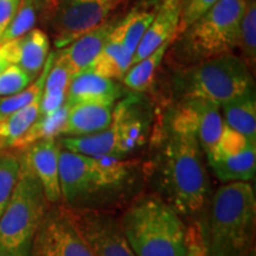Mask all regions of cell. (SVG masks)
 I'll use <instances>...</instances> for the list:
<instances>
[{
  "instance_id": "29",
  "label": "cell",
  "mask_w": 256,
  "mask_h": 256,
  "mask_svg": "<svg viewBox=\"0 0 256 256\" xmlns=\"http://www.w3.org/2000/svg\"><path fill=\"white\" fill-rule=\"evenodd\" d=\"M20 171V156L0 152V216L8 206Z\"/></svg>"
},
{
  "instance_id": "34",
  "label": "cell",
  "mask_w": 256,
  "mask_h": 256,
  "mask_svg": "<svg viewBox=\"0 0 256 256\" xmlns=\"http://www.w3.org/2000/svg\"><path fill=\"white\" fill-rule=\"evenodd\" d=\"M20 2L22 0H0V34L14 17Z\"/></svg>"
},
{
  "instance_id": "30",
  "label": "cell",
  "mask_w": 256,
  "mask_h": 256,
  "mask_svg": "<svg viewBox=\"0 0 256 256\" xmlns=\"http://www.w3.org/2000/svg\"><path fill=\"white\" fill-rule=\"evenodd\" d=\"M244 62L254 66L256 58V4L255 0H248L240 28V44Z\"/></svg>"
},
{
  "instance_id": "20",
  "label": "cell",
  "mask_w": 256,
  "mask_h": 256,
  "mask_svg": "<svg viewBox=\"0 0 256 256\" xmlns=\"http://www.w3.org/2000/svg\"><path fill=\"white\" fill-rule=\"evenodd\" d=\"M208 162L223 183L250 182L256 172V145L232 154H211Z\"/></svg>"
},
{
  "instance_id": "17",
  "label": "cell",
  "mask_w": 256,
  "mask_h": 256,
  "mask_svg": "<svg viewBox=\"0 0 256 256\" xmlns=\"http://www.w3.org/2000/svg\"><path fill=\"white\" fill-rule=\"evenodd\" d=\"M113 119V106L101 104H76L70 106L64 124V136H84L104 130Z\"/></svg>"
},
{
  "instance_id": "15",
  "label": "cell",
  "mask_w": 256,
  "mask_h": 256,
  "mask_svg": "<svg viewBox=\"0 0 256 256\" xmlns=\"http://www.w3.org/2000/svg\"><path fill=\"white\" fill-rule=\"evenodd\" d=\"M115 25L116 24L112 22H106L62 48L60 54H57V57L66 64L72 75H76L90 68L92 62L104 49Z\"/></svg>"
},
{
  "instance_id": "35",
  "label": "cell",
  "mask_w": 256,
  "mask_h": 256,
  "mask_svg": "<svg viewBox=\"0 0 256 256\" xmlns=\"http://www.w3.org/2000/svg\"><path fill=\"white\" fill-rule=\"evenodd\" d=\"M14 42L10 40L6 43H0V74L14 64Z\"/></svg>"
},
{
  "instance_id": "28",
  "label": "cell",
  "mask_w": 256,
  "mask_h": 256,
  "mask_svg": "<svg viewBox=\"0 0 256 256\" xmlns=\"http://www.w3.org/2000/svg\"><path fill=\"white\" fill-rule=\"evenodd\" d=\"M154 14L153 12L147 11H132L124 18V49L132 60L147 28L154 18Z\"/></svg>"
},
{
  "instance_id": "11",
  "label": "cell",
  "mask_w": 256,
  "mask_h": 256,
  "mask_svg": "<svg viewBox=\"0 0 256 256\" xmlns=\"http://www.w3.org/2000/svg\"><path fill=\"white\" fill-rule=\"evenodd\" d=\"M177 113L184 127L196 136L202 151L209 154L217 145L224 127L220 106L202 98H184Z\"/></svg>"
},
{
  "instance_id": "25",
  "label": "cell",
  "mask_w": 256,
  "mask_h": 256,
  "mask_svg": "<svg viewBox=\"0 0 256 256\" xmlns=\"http://www.w3.org/2000/svg\"><path fill=\"white\" fill-rule=\"evenodd\" d=\"M171 42L172 40L165 42L145 58L132 64L122 78L124 86L136 92L146 90L152 84L156 69L159 68Z\"/></svg>"
},
{
  "instance_id": "33",
  "label": "cell",
  "mask_w": 256,
  "mask_h": 256,
  "mask_svg": "<svg viewBox=\"0 0 256 256\" xmlns=\"http://www.w3.org/2000/svg\"><path fill=\"white\" fill-rule=\"evenodd\" d=\"M220 0H182V12L180 19L177 28V32H183L190 26L192 23L202 17L208 10H210L214 5L217 4Z\"/></svg>"
},
{
  "instance_id": "19",
  "label": "cell",
  "mask_w": 256,
  "mask_h": 256,
  "mask_svg": "<svg viewBox=\"0 0 256 256\" xmlns=\"http://www.w3.org/2000/svg\"><path fill=\"white\" fill-rule=\"evenodd\" d=\"M14 64L25 70L30 78L36 80L49 56L50 40L40 28H32L24 36L14 40Z\"/></svg>"
},
{
  "instance_id": "5",
  "label": "cell",
  "mask_w": 256,
  "mask_h": 256,
  "mask_svg": "<svg viewBox=\"0 0 256 256\" xmlns=\"http://www.w3.org/2000/svg\"><path fill=\"white\" fill-rule=\"evenodd\" d=\"M48 203L40 180L20 156L17 184L0 216V254L30 252Z\"/></svg>"
},
{
  "instance_id": "31",
  "label": "cell",
  "mask_w": 256,
  "mask_h": 256,
  "mask_svg": "<svg viewBox=\"0 0 256 256\" xmlns=\"http://www.w3.org/2000/svg\"><path fill=\"white\" fill-rule=\"evenodd\" d=\"M256 142L248 139L246 136L224 124L222 134L217 142V145L209 154H206V156L211 154H232V153L241 152L248 147L254 146Z\"/></svg>"
},
{
  "instance_id": "27",
  "label": "cell",
  "mask_w": 256,
  "mask_h": 256,
  "mask_svg": "<svg viewBox=\"0 0 256 256\" xmlns=\"http://www.w3.org/2000/svg\"><path fill=\"white\" fill-rule=\"evenodd\" d=\"M40 12H42V10L36 2L32 0H22L14 17L10 22L4 32L0 34V43L17 40L32 30L36 24Z\"/></svg>"
},
{
  "instance_id": "14",
  "label": "cell",
  "mask_w": 256,
  "mask_h": 256,
  "mask_svg": "<svg viewBox=\"0 0 256 256\" xmlns=\"http://www.w3.org/2000/svg\"><path fill=\"white\" fill-rule=\"evenodd\" d=\"M121 92V87L114 80L104 78L88 69L72 76L66 102L69 106L76 104L114 106Z\"/></svg>"
},
{
  "instance_id": "13",
  "label": "cell",
  "mask_w": 256,
  "mask_h": 256,
  "mask_svg": "<svg viewBox=\"0 0 256 256\" xmlns=\"http://www.w3.org/2000/svg\"><path fill=\"white\" fill-rule=\"evenodd\" d=\"M60 142L55 138L43 139L26 147L23 162L36 176L49 203L62 200L60 188Z\"/></svg>"
},
{
  "instance_id": "24",
  "label": "cell",
  "mask_w": 256,
  "mask_h": 256,
  "mask_svg": "<svg viewBox=\"0 0 256 256\" xmlns=\"http://www.w3.org/2000/svg\"><path fill=\"white\" fill-rule=\"evenodd\" d=\"M69 108L70 106L66 102H64L62 107L54 113L38 116V119L31 124V127L19 138L12 147L26 148L31 144L40 142V140L60 136L66 116H68Z\"/></svg>"
},
{
  "instance_id": "12",
  "label": "cell",
  "mask_w": 256,
  "mask_h": 256,
  "mask_svg": "<svg viewBox=\"0 0 256 256\" xmlns=\"http://www.w3.org/2000/svg\"><path fill=\"white\" fill-rule=\"evenodd\" d=\"M110 126L116 134V156L122 158L146 142L148 114L136 98H126L113 108Z\"/></svg>"
},
{
  "instance_id": "2",
  "label": "cell",
  "mask_w": 256,
  "mask_h": 256,
  "mask_svg": "<svg viewBox=\"0 0 256 256\" xmlns=\"http://www.w3.org/2000/svg\"><path fill=\"white\" fill-rule=\"evenodd\" d=\"M120 223L136 256H194L182 217L158 194L134 200Z\"/></svg>"
},
{
  "instance_id": "21",
  "label": "cell",
  "mask_w": 256,
  "mask_h": 256,
  "mask_svg": "<svg viewBox=\"0 0 256 256\" xmlns=\"http://www.w3.org/2000/svg\"><path fill=\"white\" fill-rule=\"evenodd\" d=\"M224 124L256 142V98L254 87L222 106Z\"/></svg>"
},
{
  "instance_id": "18",
  "label": "cell",
  "mask_w": 256,
  "mask_h": 256,
  "mask_svg": "<svg viewBox=\"0 0 256 256\" xmlns=\"http://www.w3.org/2000/svg\"><path fill=\"white\" fill-rule=\"evenodd\" d=\"M124 19L112 30L104 49L89 69L98 75L112 80H121L132 66V58L124 49Z\"/></svg>"
},
{
  "instance_id": "37",
  "label": "cell",
  "mask_w": 256,
  "mask_h": 256,
  "mask_svg": "<svg viewBox=\"0 0 256 256\" xmlns=\"http://www.w3.org/2000/svg\"><path fill=\"white\" fill-rule=\"evenodd\" d=\"M0 256H31L30 252H19V254H0Z\"/></svg>"
},
{
  "instance_id": "36",
  "label": "cell",
  "mask_w": 256,
  "mask_h": 256,
  "mask_svg": "<svg viewBox=\"0 0 256 256\" xmlns=\"http://www.w3.org/2000/svg\"><path fill=\"white\" fill-rule=\"evenodd\" d=\"M32 2H36V4L40 6L42 11H46V10H48V8H49L51 0H32Z\"/></svg>"
},
{
  "instance_id": "7",
  "label": "cell",
  "mask_w": 256,
  "mask_h": 256,
  "mask_svg": "<svg viewBox=\"0 0 256 256\" xmlns=\"http://www.w3.org/2000/svg\"><path fill=\"white\" fill-rule=\"evenodd\" d=\"M248 0H220L183 34L184 49L192 60L230 54L240 44V28Z\"/></svg>"
},
{
  "instance_id": "23",
  "label": "cell",
  "mask_w": 256,
  "mask_h": 256,
  "mask_svg": "<svg viewBox=\"0 0 256 256\" xmlns=\"http://www.w3.org/2000/svg\"><path fill=\"white\" fill-rule=\"evenodd\" d=\"M42 94L34 101L8 116L0 118V151L14 144L26 132L40 116Z\"/></svg>"
},
{
  "instance_id": "26",
  "label": "cell",
  "mask_w": 256,
  "mask_h": 256,
  "mask_svg": "<svg viewBox=\"0 0 256 256\" xmlns=\"http://www.w3.org/2000/svg\"><path fill=\"white\" fill-rule=\"evenodd\" d=\"M56 54L57 52L49 54L40 74L30 86H28L26 88L17 92V94L5 96V98H0V118L8 116V115L25 107L31 101H34L38 95L43 92L44 82H46L48 72H49L50 68L54 64V60L56 58Z\"/></svg>"
},
{
  "instance_id": "10",
  "label": "cell",
  "mask_w": 256,
  "mask_h": 256,
  "mask_svg": "<svg viewBox=\"0 0 256 256\" xmlns=\"http://www.w3.org/2000/svg\"><path fill=\"white\" fill-rule=\"evenodd\" d=\"M31 256H95L63 206L48 210L32 240Z\"/></svg>"
},
{
  "instance_id": "32",
  "label": "cell",
  "mask_w": 256,
  "mask_h": 256,
  "mask_svg": "<svg viewBox=\"0 0 256 256\" xmlns=\"http://www.w3.org/2000/svg\"><path fill=\"white\" fill-rule=\"evenodd\" d=\"M32 82L34 80L25 70L17 64H11L0 74V96L5 98V96L17 94L30 86Z\"/></svg>"
},
{
  "instance_id": "16",
  "label": "cell",
  "mask_w": 256,
  "mask_h": 256,
  "mask_svg": "<svg viewBox=\"0 0 256 256\" xmlns=\"http://www.w3.org/2000/svg\"><path fill=\"white\" fill-rule=\"evenodd\" d=\"M182 0H164L134 54L132 64L145 58L165 42L174 40L180 19Z\"/></svg>"
},
{
  "instance_id": "6",
  "label": "cell",
  "mask_w": 256,
  "mask_h": 256,
  "mask_svg": "<svg viewBox=\"0 0 256 256\" xmlns=\"http://www.w3.org/2000/svg\"><path fill=\"white\" fill-rule=\"evenodd\" d=\"M184 98H202L222 106L252 87L248 64L230 54L202 60L179 76Z\"/></svg>"
},
{
  "instance_id": "1",
  "label": "cell",
  "mask_w": 256,
  "mask_h": 256,
  "mask_svg": "<svg viewBox=\"0 0 256 256\" xmlns=\"http://www.w3.org/2000/svg\"><path fill=\"white\" fill-rule=\"evenodd\" d=\"M159 194L180 217H196L211 200L203 151L190 130L168 124L154 162Z\"/></svg>"
},
{
  "instance_id": "22",
  "label": "cell",
  "mask_w": 256,
  "mask_h": 256,
  "mask_svg": "<svg viewBox=\"0 0 256 256\" xmlns=\"http://www.w3.org/2000/svg\"><path fill=\"white\" fill-rule=\"evenodd\" d=\"M72 76L66 64L60 57H57L56 54V58L44 82L40 106V116L54 113L64 104Z\"/></svg>"
},
{
  "instance_id": "8",
  "label": "cell",
  "mask_w": 256,
  "mask_h": 256,
  "mask_svg": "<svg viewBox=\"0 0 256 256\" xmlns=\"http://www.w3.org/2000/svg\"><path fill=\"white\" fill-rule=\"evenodd\" d=\"M121 0H51L55 46H66L86 32L106 23Z\"/></svg>"
},
{
  "instance_id": "4",
  "label": "cell",
  "mask_w": 256,
  "mask_h": 256,
  "mask_svg": "<svg viewBox=\"0 0 256 256\" xmlns=\"http://www.w3.org/2000/svg\"><path fill=\"white\" fill-rule=\"evenodd\" d=\"M130 162L113 156H89L60 150V197L68 206L83 208L101 192L119 190L130 176Z\"/></svg>"
},
{
  "instance_id": "3",
  "label": "cell",
  "mask_w": 256,
  "mask_h": 256,
  "mask_svg": "<svg viewBox=\"0 0 256 256\" xmlns=\"http://www.w3.org/2000/svg\"><path fill=\"white\" fill-rule=\"evenodd\" d=\"M204 248L209 256H243L254 234L256 198L248 182L226 183L209 202Z\"/></svg>"
},
{
  "instance_id": "9",
  "label": "cell",
  "mask_w": 256,
  "mask_h": 256,
  "mask_svg": "<svg viewBox=\"0 0 256 256\" xmlns=\"http://www.w3.org/2000/svg\"><path fill=\"white\" fill-rule=\"evenodd\" d=\"M63 209L95 256H136L120 220L110 214L87 206Z\"/></svg>"
}]
</instances>
